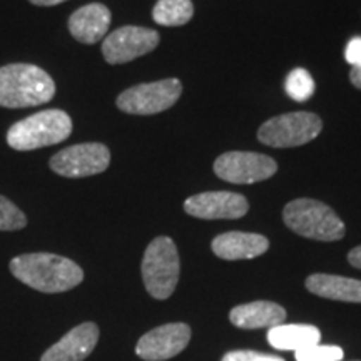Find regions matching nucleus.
Instances as JSON below:
<instances>
[{
    "label": "nucleus",
    "mask_w": 361,
    "mask_h": 361,
    "mask_svg": "<svg viewBox=\"0 0 361 361\" xmlns=\"http://www.w3.org/2000/svg\"><path fill=\"white\" fill-rule=\"evenodd\" d=\"M11 273L32 290L40 293H64L84 281L78 263L52 252H27L11 261Z\"/></svg>",
    "instance_id": "nucleus-1"
},
{
    "label": "nucleus",
    "mask_w": 361,
    "mask_h": 361,
    "mask_svg": "<svg viewBox=\"0 0 361 361\" xmlns=\"http://www.w3.org/2000/svg\"><path fill=\"white\" fill-rule=\"evenodd\" d=\"M56 82L42 67L7 64L0 67V107L22 109L52 101Z\"/></svg>",
    "instance_id": "nucleus-2"
},
{
    "label": "nucleus",
    "mask_w": 361,
    "mask_h": 361,
    "mask_svg": "<svg viewBox=\"0 0 361 361\" xmlns=\"http://www.w3.org/2000/svg\"><path fill=\"white\" fill-rule=\"evenodd\" d=\"M71 133V116L61 109H47L13 124L7 133V144L16 151H34L64 142Z\"/></svg>",
    "instance_id": "nucleus-3"
},
{
    "label": "nucleus",
    "mask_w": 361,
    "mask_h": 361,
    "mask_svg": "<svg viewBox=\"0 0 361 361\" xmlns=\"http://www.w3.org/2000/svg\"><path fill=\"white\" fill-rule=\"evenodd\" d=\"M283 219L291 231L316 241H338L345 236V224L331 207L316 200L301 197L288 202Z\"/></svg>",
    "instance_id": "nucleus-4"
},
{
    "label": "nucleus",
    "mask_w": 361,
    "mask_h": 361,
    "mask_svg": "<svg viewBox=\"0 0 361 361\" xmlns=\"http://www.w3.org/2000/svg\"><path fill=\"white\" fill-rule=\"evenodd\" d=\"M141 271L149 295L156 300H168L179 281V255L173 239L159 236L151 241L144 252Z\"/></svg>",
    "instance_id": "nucleus-5"
},
{
    "label": "nucleus",
    "mask_w": 361,
    "mask_h": 361,
    "mask_svg": "<svg viewBox=\"0 0 361 361\" xmlns=\"http://www.w3.org/2000/svg\"><path fill=\"white\" fill-rule=\"evenodd\" d=\"M323 121L313 112H290L266 121L258 130V139L271 147H296L316 139Z\"/></svg>",
    "instance_id": "nucleus-6"
},
{
    "label": "nucleus",
    "mask_w": 361,
    "mask_h": 361,
    "mask_svg": "<svg viewBox=\"0 0 361 361\" xmlns=\"http://www.w3.org/2000/svg\"><path fill=\"white\" fill-rule=\"evenodd\" d=\"M183 92L178 79H164L157 82L134 85L117 97V107L126 114L152 116L173 107Z\"/></svg>",
    "instance_id": "nucleus-7"
},
{
    "label": "nucleus",
    "mask_w": 361,
    "mask_h": 361,
    "mask_svg": "<svg viewBox=\"0 0 361 361\" xmlns=\"http://www.w3.org/2000/svg\"><path fill=\"white\" fill-rule=\"evenodd\" d=\"M111 151L101 142H85L66 147L51 159V169L64 178H89L109 168Z\"/></svg>",
    "instance_id": "nucleus-8"
},
{
    "label": "nucleus",
    "mask_w": 361,
    "mask_h": 361,
    "mask_svg": "<svg viewBox=\"0 0 361 361\" xmlns=\"http://www.w3.org/2000/svg\"><path fill=\"white\" fill-rule=\"evenodd\" d=\"M278 164L273 157L259 152H224L214 161V173L231 184H252L276 174Z\"/></svg>",
    "instance_id": "nucleus-9"
},
{
    "label": "nucleus",
    "mask_w": 361,
    "mask_h": 361,
    "mask_svg": "<svg viewBox=\"0 0 361 361\" xmlns=\"http://www.w3.org/2000/svg\"><path fill=\"white\" fill-rule=\"evenodd\" d=\"M157 44H159V34L156 30L137 25H124L104 39L102 56L112 66L128 64L134 59L154 51Z\"/></svg>",
    "instance_id": "nucleus-10"
},
{
    "label": "nucleus",
    "mask_w": 361,
    "mask_h": 361,
    "mask_svg": "<svg viewBox=\"0 0 361 361\" xmlns=\"http://www.w3.org/2000/svg\"><path fill=\"white\" fill-rule=\"evenodd\" d=\"M191 340L186 323H168L147 331L135 346V355L146 361H164L178 356Z\"/></svg>",
    "instance_id": "nucleus-11"
},
{
    "label": "nucleus",
    "mask_w": 361,
    "mask_h": 361,
    "mask_svg": "<svg viewBox=\"0 0 361 361\" xmlns=\"http://www.w3.org/2000/svg\"><path fill=\"white\" fill-rule=\"evenodd\" d=\"M247 209L250 204L246 197L229 191L201 192L184 202V211L200 219H239Z\"/></svg>",
    "instance_id": "nucleus-12"
},
{
    "label": "nucleus",
    "mask_w": 361,
    "mask_h": 361,
    "mask_svg": "<svg viewBox=\"0 0 361 361\" xmlns=\"http://www.w3.org/2000/svg\"><path fill=\"white\" fill-rule=\"evenodd\" d=\"M99 341L96 323H82L72 328L69 333L52 345L42 355L40 361H84L92 353Z\"/></svg>",
    "instance_id": "nucleus-13"
},
{
    "label": "nucleus",
    "mask_w": 361,
    "mask_h": 361,
    "mask_svg": "<svg viewBox=\"0 0 361 361\" xmlns=\"http://www.w3.org/2000/svg\"><path fill=\"white\" fill-rule=\"evenodd\" d=\"M111 11L104 4H87L69 17V32L80 44H97L111 27Z\"/></svg>",
    "instance_id": "nucleus-14"
},
{
    "label": "nucleus",
    "mask_w": 361,
    "mask_h": 361,
    "mask_svg": "<svg viewBox=\"0 0 361 361\" xmlns=\"http://www.w3.org/2000/svg\"><path fill=\"white\" fill-rule=\"evenodd\" d=\"M211 247H213L214 255L221 259H252L268 251L269 241L261 234L231 231L214 238Z\"/></svg>",
    "instance_id": "nucleus-15"
},
{
    "label": "nucleus",
    "mask_w": 361,
    "mask_h": 361,
    "mask_svg": "<svg viewBox=\"0 0 361 361\" xmlns=\"http://www.w3.org/2000/svg\"><path fill=\"white\" fill-rule=\"evenodd\" d=\"M229 319L234 326L243 329L274 328L286 319V310L271 301H252L231 310Z\"/></svg>",
    "instance_id": "nucleus-16"
},
{
    "label": "nucleus",
    "mask_w": 361,
    "mask_h": 361,
    "mask_svg": "<svg viewBox=\"0 0 361 361\" xmlns=\"http://www.w3.org/2000/svg\"><path fill=\"white\" fill-rule=\"evenodd\" d=\"M306 290L326 300L361 303V281L336 274H311L306 279Z\"/></svg>",
    "instance_id": "nucleus-17"
},
{
    "label": "nucleus",
    "mask_w": 361,
    "mask_h": 361,
    "mask_svg": "<svg viewBox=\"0 0 361 361\" xmlns=\"http://www.w3.org/2000/svg\"><path fill=\"white\" fill-rule=\"evenodd\" d=\"M322 333L313 324H278L269 328L268 341L276 350L298 351L318 345Z\"/></svg>",
    "instance_id": "nucleus-18"
},
{
    "label": "nucleus",
    "mask_w": 361,
    "mask_h": 361,
    "mask_svg": "<svg viewBox=\"0 0 361 361\" xmlns=\"http://www.w3.org/2000/svg\"><path fill=\"white\" fill-rule=\"evenodd\" d=\"M194 16L191 0H157L152 8V19L159 25L179 27L188 24Z\"/></svg>",
    "instance_id": "nucleus-19"
},
{
    "label": "nucleus",
    "mask_w": 361,
    "mask_h": 361,
    "mask_svg": "<svg viewBox=\"0 0 361 361\" xmlns=\"http://www.w3.org/2000/svg\"><path fill=\"white\" fill-rule=\"evenodd\" d=\"M284 89H286V94L293 101L306 102L314 94V80L306 69H295L288 74Z\"/></svg>",
    "instance_id": "nucleus-20"
},
{
    "label": "nucleus",
    "mask_w": 361,
    "mask_h": 361,
    "mask_svg": "<svg viewBox=\"0 0 361 361\" xmlns=\"http://www.w3.org/2000/svg\"><path fill=\"white\" fill-rule=\"evenodd\" d=\"M25 226L27 216L6 196H0V231H19Z\"/></svg>",
    "instance_id": "nucleus-21"
},
{
    "label": "nucleus",
    "mask_w": 361,
    "mask_h": 361,
    "mask_svg": "<svg viewBox=\"0 0 361 361\" xmlns=\"http://www.w3.org/2000/svg\"><path fill=\"white\" fill-rule=\"evenodd\" d=\"M343 350L335 345H313L295 351L296 361H341Z\"/></svg>",
    "instance_id": "nucleus-22"
},
{
    "label": "nucleus",
    "mask_w": 361,
    "mask_h": 361,
    "mask_svg": "<svg viewBox=\"0 0 361 361\" xmlns=\"http://www.w3.org/2000/svg\"><path fill=\"white\" fill-rule=\"evenodd\" d=\"M221 361H284V360L274 355L259 353V351L238 350V351H229V353H226Z\"/></svg>",
    "instance_id": "nucleus-23"
},
{
    "label": "nucleus",
    "mask_w": 361,
    "mask_h": 361,
    "mask_svg": "<svg viewBox=\"0 0 361 361\" xmlns=\"http://www.w3.org/2000/svg\"><path fill=\"white\" fill-rule=\"evenodd\" d=\"M345 59L351 67L361 66V37H353L345 49Z\"/></svg>",
    "instance_id": "nucleus-24"
},
{
    "label": "nucleus",
    "mask_w": 361,
    "mask_h": 361,
    "mask_svg": "<svg viewBox=\"0 0 361 361\" xmlns=\"http://www.w3.org/2000/svg\"><path fill=\"white\" fill-rule=\"evenodd\" d=\"M348 261H350V264H351V266H355V268L361 269V246L355 247V250H351V251H350V255H348Z\"/></svg>",
    "instance_id": "nucleus-25"
},
{
    "label": "nucleus",
    "mask_w": 361,
    "mask_h": 361,
    "mask_svg": "<svg viewBox=\"0 0 361 361\" xmlns=\"http://www.w3.org/2000/svg\"><path fill=\"white\" fill-rule=\"evenodd\" d=\"M350 80H351V84L355 85V87L361 89V66H358V67H351Z\"/></svg>",
    "instance_id": "nucleus-26"
},
{
    "label": "nucleus",
    "mask_w": 361,
    "mask_h": 361,
    "mask_svg": "<svg viewBox=\"0 0 361 361\" xmlns=\"http://www.w3.org/2000/svg\"><path fill=\"white\" fill-rule=\"evenodd\" d=\"M30 4H34V6L37 7H54V6H59V4L62 2H67V0H29Z\"/></svg>",
    "instance_id": "nucleus-27"
}]
</instances>
